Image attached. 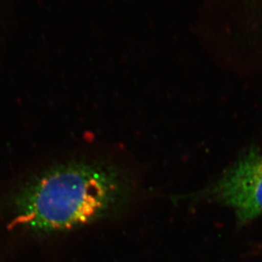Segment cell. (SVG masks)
<instances>
[{
	"label": "cell",
	"mask_w": 262,
	"mask_h": 262,
	"mask_svg": "<svg viewBox=\"0 0 262 262\" xmlns=\"http://www.w3.org/2000/svg\"><path fill=\"white\" fill-rule=\"evenodd\" d=\"M226 57L262 65V0H224Z\"/></svg>",
	"instance_id": "obj_3"
},
{
	"label": "cell",
	"mask_w": 262,
	"mask_h": 262,
	"mask_svg": "<svg viewBox=\"0 0 262 262\" xmlns=\"http://www.w3.org/2000/svg\"><path fill=\"white\" fill-rule=\"evenodd\" d=\"M202 194L232 208L242 222L262 215V154L239 160Z\"/></svg>",
	"instance_id": "obj_2"
},
{
	"label": "cell",
	"mask_w": 262,
	"mask_h": 262,
	"mask_svg": "<svg viewBox=\"0 0 262 262\" xmlns=\"http://www.w3.org/2000/svg\"><path fill=\"white\" fill-rule=\"evenodd\" d=\"M132 193L129 177L113 164L83 160L57 164L15 193V224L38 234L70 232L118 214Z\"/></svg>",
	"instance_id": "obj_1"
}]
</instances>
